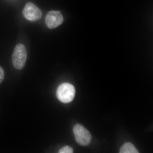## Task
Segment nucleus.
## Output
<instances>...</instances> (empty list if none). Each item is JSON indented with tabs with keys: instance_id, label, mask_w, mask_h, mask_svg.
<instances>
[{
	"instance_id": "5",
	"label": "nucleus",
	"mask_w": 153,
	"mask_h": 153,
	"mask_svg": "<svg viewBox=\"0 0 153 153\" xmlns=\"http://www.w3.org/2000/svg\"><path fill=\"white\" fill-rule=\"evenodd\" d=\"M63 18L60 11H50L45 18V23L49 29H54L63 23Z\"/></svg>"
},
{
	"instance_id": "1",
	"label": "nucleus",
	"mask_w": 153,
	"mask_h": 153,
	"mask_svg": "<svg viewBox=\"0 0 153 153\" xmlns=\"http://www.w3.org/2000/svg\"><path fill=\"white\" fill-rule=\"evenodd\" d=\"M75 94L74 86L68 83L60 84L57 88L56 95L60 102L64 103L71 102L74 99Z\"/></svg>"
},
{
	"instance_id": "7",
	"label": "nucleus",
	"mask_w": 153,
	"mask_h": 153,
	"mask_svg": "<svg viewBox=\"0 0 153 153\" xmlns=\"http://www.w3.org/2000/svg\"><path fill=\"white\" fill-rule=\"evenodd\" d=\"M60 153H73V150L69 146H65L60 149L59 151Z\"/></svg>"
},
{
	"instance_id": "3",
	"label": "nucleus",
	"mask_w": 153,
	"mask_h": 153,
	"mask_svg": "<svg viewBox=\"0 0 153 153\" xmlns=\"http://www.w3.org/2000/svg\"><path fill=\"white\" fill-rule=\"evenodd\" d=\"M73 131L75 139L77 143L82 146H88L90 143L91 135L83 126L76 124L74 126Z\"/></svg>"
},
{
	"instance_id": "6",
	"label": "nucleus",
	"mask_w": 153,
	"mask_h": 153,
	"mask_svg": "<svg viewBox=\"0 0 153 153\" xmlns=\"http://www.w3.org/2000/svg\"><path fill=\"white\" fill-rule=\"evenodd\" d=\"M120 153H137L139 152L133 144L131 143H127L121 148Z\"/></svg>"
},
{
	"instance_id": "8",
	"label": "nucleus",
	"mask_w": 153,
	"mask_h": 153,
	"mask_svg": "<svg viewBox=\"0 0 153 153\" xmlns=\"http://www.w3.org/2000/svg\"><path fill=\"white\" fill-rule=\"evenodd\" d=\"M4 78V72L2 68L0 66V83L2 82Z\"/></svg>"
},
{
	"instance_id": "2",
	"label": "nucleus",
	"mask_w": 153,
	"mask_h": 153,
	"mask_svg": "<svg viewBox=\"0 0 153 153\" xmlns=\"http://www.w3.org/2000/svg\"><path fill=\"white\" fill-rule=\"evenodd\" d=\"M27 59V52L23 44H17L12 55V61L16 69L21 70L24 68Z\"/></svg>"
},
{
	"instance_id": "4",
	"label": "nucleus",
	"mask_w": 153,
	"mask_h": 153,
	"mask_svg": "<svg viewBox=\"0 0 153 153\" xmlns=\"http://www.w3.org/2000/svg\"><path fill=\"white\" fill-rule=\"evenodd\" d=\"M23 16L31 22H36L41 19L42 16V12L37 6L33 3H27L23 12Z\"/></svg>"
}]
</instances>
